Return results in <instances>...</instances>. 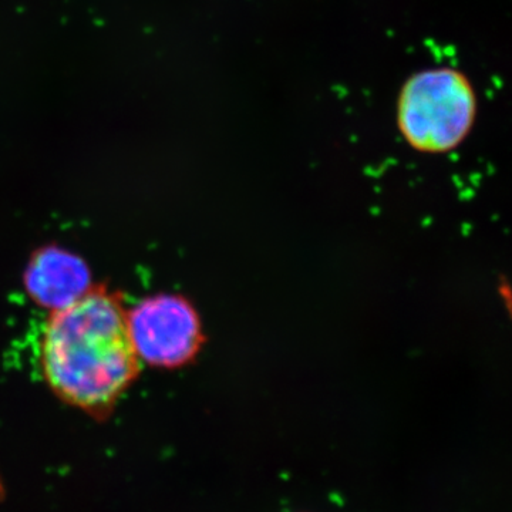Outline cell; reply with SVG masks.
Here are the masks:
<instances>
[{"mask_svg": "<svg viewBox=\"0 0 512 512\" xmlns=\"http://www.w3.org/2000/svg\"><path fill=\"white\" fill-rule=\"evenodd\" d=\"M50 389L94 416L113 409L137 377L138 356L120 296L104 288L52 312L40 345Z\"/></svg>", "mask_w": 512, "mask_h": 512, "instance_id": "cell-1", "label": "cell"}, {"mask_svg": "<svg viewBox=\"0 0 512 512\" xmlns=\"http://www.w3.org/2000/svg\"><path fill=\"white\" fill-rule=\"evenodd\" d=\"M478 100L470 79L453 67L421 70L397 99V128L413 150L446 154L466 141L476 124Z\"/></svg>", "mask_w": 512, "mask_h": 512, "instance_id": "cell-2", "label": "cell"}, {"mask_svg": "<svg viewBox=\"0 0 512 512\" xmlns=\"http://www.w3.org/2000/svg\"><path fill=\"white\" fill-rule=\"evenodd\" d=\"M127 325L138 359L153 366L188 365L205 342L197 309L180 295L144 299L127 312Z\"/></svg>", "mask_w": 512, "mask_h": 512, "instance_id": "cell-3", "label": "cell"}, {"mask_svg": "<svg viewBox=\"0 0 512 512\" xmlns=\"http://www.w3.org/2000/svg\"><path fill=\"white\" fill-rule=\"evenodd\" d=\"M30 298L52 312L62 311L92 289L89 266L80 256L59 247L36 251L25 271Z\"/></svg>", "mask_w": 512, "mask_h": 512, "instance_id": "cell-4", "label": "cell"}]
</instances>
